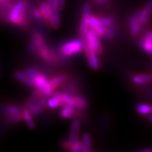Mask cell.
<instances>
[{
	"mask_svg": "<svg viewBox=\"0 0 152 152\" xmlns=\"http://www.w3.org/2000/svg\"><path fill=\"white\" fill-rule=\"evenodd\" d=\"M147 120L148 121V123H150V124H152V113L148 114V117H147Z\"/></svg>",
	"mask_w": 152,
	"mask_h": 152,
	"instance_id": "obj_31",
	"label": "cell"
},
{
	"mask_svg": "<svg viewBox=\"0 0 152 152\" xmlns=\"http://www.w3.org/2000/svg\"><path fill=\"white\" fill-rule=\"evenodd\" d=\"M31 14L33 16V18L35 20V21L37 23L38 26H39V29H40V31L43 34H44V19H43L42 14L40 12V8L38 9L37 7H34V8L31 10Z\"/></svg>",
	"mask_w": 152,
	"mask_h": 152,
	"instance_id": "obj_15",
	"label": "cell"
},
{
	"mask_svg": "<svg viewBox=\"0 0 152 152\" xmlns=\"http://www.w3.org/2000/svg\"><path fill=\"white\" fill-rule=\"evenodd\" d=\"M34 83H35V87L40 88L46 96H53L54 89L50 86L49 81L48 80V78L45 75L40 72L36 78L34 79Z\"/></svg>",
	"mask_w": 152,
	"mask_h": 152,
	"instance_id": "obj_4",
	"label": "cell"
},
{
	"mask_svg": "<svg viewBox=\"0 0 152 152\" xmlns=\"http://www.w3.org/2000/svg\"><path fill=\"white\" fill-rule=\"evenodd\" d=\"M141 88H144V92H145V95L148 96V98H149L151 100H152V89L146 88L145 86H144V87H141Z\"/></svg>",
	"mask_w": 152,
	"mask_h": 152,
	"instance_id": "obj_28",
	"label": "cell"
},
{
	"mask_svg": "<svg viewBox=\"0 0 152 152\" xmlns=\"http://www.w3.org/2000/svg\"><path fill=\"white\" fill-rule=\"evenodd\" d=\"M107 1H108V0H95V2H96L98 6H101V5L105 4Z\"/></svg>",
	"mask_w": 152,
	"mask_h": 152,
	"instance_id": "obj_29",
	"label": "cell"
},
{
	"mask_svg": "<svg viewBox=\"0 0 152 152\" xmlns=\"http://www.w3.org/2000/svg\"><path fill=\"white\" fill-rule=\"evenodd\" d=\"M86 37L88 44H90L91 46L94 48L99 54H101L102 52V44L100 43L99 40V37L96 35V33L92 29L89 28L88 32L86 33Z\"/></svg>",
	"mask_w": 152,
	"mask_h": 152,
	"instance_id": "obj_8",
	"label": "cell"
},
{
	"mask_svg": "<svg viewBox=\"0 0 152 152\" xmlns=\"http://www.w3.org/2000/svg\"><path fill=\"white\" fill-rule=\"evenodd\" d=\"M68 77H69V75L67 73H63V74L54 76V77L50 78V80L49 81L50 86H51L53 89H55V88L61 86L64 82H66L68 80Z\"/></svg>",
	"mask_w": 152,
	"mask_h": 152,
	"instance_id": "obj_14",
	"label": "cell"
},
{
	"mask_svg": "<svg viewBox=\"0 0 152 152\" xmlns=\"http://www.w3.org/2000/svg\"><path fill=\"white\" fill-rule=\"evenodd\" d=\"M82 42L84 44V52L86 54L88 64L92 69L97 70L99 68V53L91 46L87 41L86 36H82Z\"/></svg>",
	"mask_w": 152,
	"mask_h": 152,
	"instance_id": "obj_2",
	"label": "cell"
},
{
	"mask_svg": "<svg viewBox=\"0 0 152 152\" xmlns=\"http://www.w3.org/2000/svg\"><path fill=\"white\" fill-rule=\"evenodd\" d=\"M48 2L50 6L51 14H52V27L58 28L61 23L60 14H59V6L57 0H48Z\"/></svg>",
	"mask_w": 152,
	"mask_h": 152,
	"instance_id": "obj_7",
	"label": "cell"
},
{
	"mask_svg": "<svg viewBox=\"0 0 152 152\" xmlns=\"http://www.w3.org/2000/svg\"><path fill=\"white\" fill-rule=\"evenodd\" d=\"M48 106L50 109H56L58 108V106H61V103L59 102V100L55 97L54 96H53L51 98H50L48 100Z\"/></svg>",
	"mask_w": 152,
	"mask_h": 152,
	"instance_id": "obj_24",
	"label": "cell"
},
{
	"mask_svg": "<svg viewBox=\"0 0 152 152\" xmlns=\"http://www.w3.org/2000/svg\"><path fill=\"white\" fill-rule=\"evenodd\" d=\"M2 110L4 111L6 119L12 124H17L20 122L22 119H23L22 113L20 112L16 106L13 105H8L5 108H2Z\"/></svg>",
	"mask_w": 152,
	"mask_h": 152,
	"instance_id": "obj_5",
	"label": "cell"
},
{
	"mask_svg": "<svg viewBox=\"0 0 152 152\" xmlns=\"http://www.w3.org/2000/svg\"><path fill=\"white\" fill-rule=\"evenodd\" d=\"M26 16V2L24 0H20L15 3L9 12L8 20L15 25L24 26L27 23Z\"/></svg>",
	"mask_w": 152,
	"mask_h": 152,
	"instance_id": "obj_1",
	"label": "cell"
},
{
	"mask_svg": "<svg viewBox=\"0 0 152 152\" xmlns=\"http://www.w3.org/2000/svg\"><path fill=\"white\" fill-rule=\"evenodd\" d=\"M84 47V44L82 40H71L65 43L61 47V54H64V56L69 57L74 54H77L80 52Z\"/></svg>",
	"mask_w": 152,
	"mask_h": 152,
	"instance_id": "obj_3",
	"label": "cell"
},
{
	"mask_svg": "<svg viewBox=\"0 0 152 152\" xmlns=\"http://www.w3.org/2000/svg\"><path fill=\"white\" fill-rule=\"evenodd\" d=\"M58 1V6L60 7V9H62L64 6V0H57Z\"/></svg>",
	"mask_w": 152,
	"mask_h": 152,
	"instance_id": "obj_30",
	"label": "cell"
},
{
	"mask_svg": "<svg viewBox=\"0 0 152 152\" xmlns=\"http://www.w3.org/2000/svg\"><path fill=\"white\" fill-rule=\"evenodd\" d=\"M22 113L23 120H25L26 125H27L30 128H34V127H35V124H34V120H33L32 119V114L30 113L28 110H26V109H23Z\"/></svg>",
	"mask_w": 152,
	"mask_h": 152,
	"instance_id": "obj_20",
	"label": "cell"
},
{
	"mask_svg": "<svg viewBox=\"0 0 152 152\" xmlns=\"http://www.w3.org/2000/svg\"><path fill=\"white\" fill-rule=\"evenodd\" d=\"M91 137L88 133L83 134L82 136V151L88 152L90 151Z\"/></svg>",
	"mask_w": 152,
	"mask_h": 152,
	"instance_id": "obj_21",
	"label": "cell"
},
{
	"mask_svg": "<svg viewBox=\"0 0 152 152\" xmlns=\"http://www.w3.org/2000/svg\"><path fill=\"white\" fill-rule=\"evenodd\" d=\"M99 18L102 25L106 27H108L113 24V19L111 16H102V17H99Z\"/></svg>",
	"mask_w": 152,
	"mask_h": 152,
	"instance_id": "obj_25",
	"label": "cell"
},
{
	"mask_svg": "<svg viewBox=\"0 0 152 152\" xmlns=\"http://www.w3.org/2000/svg\"><path fill=\"white\" fill-rule=\"evenodd\" d=\"M23 72L26 75L28 76V77H30V78H31V79H33L34 81V79L36 78L37 76L39 75V73H40V72L38 71V69H37V68H26V69L24 70Z\"/></svg>",
	"mask_w": 152,
	"mask_h": 152,
	"instance_id": "obj_23",
	"label": "cell"
},
{
	"mask_svg": "<svg viewBox=\"0 0 152 152\" xmlns=\"http://www.w3.org/2000/svg\"><path fill=\"white\" fill-rule=\"evenodd\" d=\"M81 151H82V142H80L79 140L72 144L70 149V151L72 152H78Z\"/></svg>",
	"mask_w": 152,
	"mask_h": 152,
	"instance_id": "obj_27",
	"label": "cell"
},
{
	"mask_svg": "<svg viewBox=\"0 0 152 152\" xmlns=\"http://www.w3.org/2000/svg\"><path fill=\"white\" fill-rule=\"evenodd\" d=\"M75 107L73 105H64L63 106V109L61 111V116L64 119H68L74 116L75 111Z\"/></svg>",
	"mask_w": 152,
	"mask_h": 152,
	"instance_id": "obj_19",
	"label": "cell"
},
{
	"mask_svg": "<svg viewBox=\"0 0 152 152\" xmlns=\"http://www.w3.org/2000/svg\"><path fill=\"white\" fill-rule=\"evenodd\" d=\"M142 152H152V149L151 148H146V149H144V150H141Z\"/></svg>",
	"mask_w": 152,
	"mask_h": 152,
	"instance_id": "obj_32",
	"label": "cell"
},
{
	"mask_svg": "<svg viewBox=\"0 0 152 152\" xmlns=\"http://www.w3.org/2000/svg\"><path fill=\"white\" fill-rule=\"evenodd\" d=\"M115 30L116 28L113 26V24L111 26L106 27V37L108 38L109 40H112L113 39L114 36H115Z\"/></svg>",
	"mask_w": 152,
	"mask_h": 152,
	"instance_id": "obj_26",
	"label": "cell"
},
{
	"mask_svg": "<svg viewBox=\"0 0 152 152\" xmlns=\"http://www.w3.org/2000/svg\"><path fill=\"white\" fill-rule=\"evenodd\" d=\"M129 25H130V31L131 34L133 36H137L143 26L138 16V12H136L130 16Z\"/></svg>",
	"mask_w": 152,
	"mask_h": 152,
	"instance_id": "obj_10",
	"label": "cell"
},
{
	"mask_svg": "<svg viewBox=\"0 0 152 152\" xmlns=\"http://www.w3.org/2000/svg\"><path fill=\"white\" fill-rule=\"evenodd\" d=\"M1 1H4V0H1Z\"/></svg>",
	"mask_w": 152,
	"mask_h": 152,
	"instance_id": "obj_34",
	"label": "cell"
},
{
	"mask_svg": "<svg viewBox=\"0 0 152 152\" xmlns=\"http://www.w3.org/2000/svg\"><path fill=\"white\" fill-rule=\"evenodd\" d=\"M40 10L44 22L46 23L48 26H52V14L48 2H41L40 5Z\"/></svg>",
	"mask_w": 152,
	"mask_h": 152,
	"instance_id": "obj_11",
	"label": "cell"
},
{
	"mask_svg": "<svg viewBox=\"0 0 152 152\" xmlns=\"http://www.w3.org/2000/svg\"><path fill=\"white\" fill-rule=\"evenodd\" d=\"M151 113H152V108H151Z\"/></svg>",
	"mask_w": 152,
	"mask_h": 152,
	"instance_id": "obj_33",
	"label": "cell"
},
{
	"mask_svg": "<svg viewBox=\"0 0 152 152\" xmlns=\"http://www.w3.org/2000/svg\"><path fill=\"white\" fill-rule=\"evenodd\" d=\"M137 12L140 23L144 26V24L148 22L152 12V0H148L144 8Z\"/></svg>",
	"mask_w": 152,
	"mask_h": 152,
	"instance_id": "obj_9",
	"label": "cell"
},
{
	"mask_svg": "<svg viewBox=\"0 0 152 152\" xmlns=\"http://www.w3.org/2000/svg\"><path fill=\"white\" fill-rule=\"evenodd\" d=\"M14 76L16 79H18L19 81H20V82L24 83V84L28 85V86H33V87L35 86L34 81L33 80V79H31L30 77H28V76L26 75L24 72H16L14 74Z\"/></svg>",
	"mask_w": 152,
	"mask_h": 152,
	"instance_id": "obj_18",
	"label": "cell"
},
{
	"mask_svg": "<svg viewBox=\"0 0 152 152\" xmlns=\"http://www.w3.org/2000/svg\"><path fill=\"white\" fill-rule=\"evenodd\" d=\"M141 41L144 50L149 54H152V30L144 35L143 40Z\"/></svg>",
	"mask_w": 152,
	"mask_h": 152,
	"instance_id": "obj_16",
	"label": "cell"
},
{
	"mask_svg": "<svg viewBox=\"0 0 152 152\" xmlns=\"http://www.w3.org/2000/svg\"><path fill=\"white\" fill-rule=\"evenodd\" d=\"M90 4L88 2L85 3L82 7V20H81L80 26H79V32L82 36H86V33L89 30V24H88V18L90 16Z\"/></svg>",
	"mask_w": 152,
	"mask_h": 152,
	"instance_id": "obj_6",
	"label": "cell"
},
{
	"mask_svg": "<svg viewBox=\"0 0 152 152\" xmlns=\"http://www.w3.org/2000/svg\"><path fill=\"white\" fill-rule=\"evenodd\" d=\"M151 75H152V74H151Z\"/></svg>",
	"mask_w": 152,
	"mask_h": 152,
	"instance_id": "obj_35",
	"label": "cell"
},
{
	"mask_svg": "<svg viewBox=\"0 0 152 152\" xmlns=\"http://www.w3.org/2000/svg\"><path fill=\"white\" fill-rule=\"evenodd\" d=\"M73 101H74V106L76 109L81 110H84L87 108L88 103L86 99L80 95H75L73 96Z\"/></svg>",
	"mask_w": 152,
	"mask_h": 152,
	"instance_id": "obj_17",
	"label": "cell"
},
{
	"mask_svg": "<svg viewBox=\"0 0 152 152\" xmlns=\"http://www.w3.org/2000/svg\"><path fill=\"white\" fill-rule=\"evenodd\" d=\"M132 81L141 88L152 82V75H134L132 76Z\"/></svg>",
	"mask_w": 152,
	"mask_h": 152,
	"instance_id": "obj_13",
	"label": "cell"
},
{
	"mask_svg": "<svg viewBox=\"0 0 152 152\" xmlns=\"http://www.w3.org/2000/svg\"><path fill=\"white\" fill-rule=\"evenodd\" d=\"M79 130H80V121L78 120H75L72 121L71 125L70 135L68 140L72 144L78 140L79 136Z\"/></svg>",
	"mask_w": 152,
	"mask_h": 152,
	"instance_id": "obj_12",
	"label": "cell"
},
{
	"mask_svg": "<svg viewBox=\"0 0 152 152\" xmlns=\"http://www.w3.org/2000/svg\"><path fill=\"white\" fill-rule=\"evenodd\" d=\"M152 106L149 104H145V103H141V104L137 105V110L141 115H148L151 112Z\"/></svg>",
	"mask_w": 152,
	"mask_h": 152,
	"instance_id": "obj_22",
	"label": "cell"
}]
</instances>
